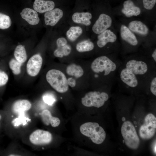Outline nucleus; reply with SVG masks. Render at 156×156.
Instances as JSON below:
<instances>
[{"label":"nucleus","mask_w":156,"mask_h":156,"mask_svg":"<svg viewBox=\"0 0 156 156\" xmlns=\"http://www.w3.org/2000/svg\"><path fill=\"white\" fill-rule=\"evenodd\" d=\"M57 48L54 51L53 55L56 57L61 58L69 55L71 51V46L67 44L66 39L64 37H60L56 40Z\"/></svg>","instance_id":"nucleus-11"},{"label":"nucleus","mask_w":156,"mask_h":156,"mask_svg":"<svg viewBox=\"0 0 156 156\" xmlns=\"http://www.w3.org/2000/svg\"><path fill=\"white\" fill-rule=\"evenodd\" d=\"M81 133L89 139L93 143L100 144L105 141L106 133L103 128L97 122H88L81 124L79 128Z\"/></svg>","instance_id":"nucleus-3"},{"label":"nucleus","mask_w":156,"mask_h":156,"mask_svg":"<svg viewBox=\"0 0 156 156\" xmlns=\"http://www.w3.org/2000/svg\"><path fill=\"white\" fill-rule=\"evenodd\" d=\"M112 20L111 17L108 15L102 13L93 25L92 29L93 31L99 34L107 29L111 25Z\"/></svg>","instance_id":"nucleus-9"},{"label":"nucleus","mask_w":156,"mask_h":156,"mask_svg":"<svg viewBox=\"0 0 156 156\" xmlns=\"http://www.w3.org/2000/svg\"><path fill=\"white\" fill-rule=\"evenodd\" d=\"M22 63L16 59H12L9 62V66L13 73L15 75L19 74L21 72V67Z\"/></svg>","instance_id":"nucleus-27"},{"label":"nucleus","mask_w":156,"mask_h":156,"mask_svg":"<svg viewBox=\"0 0 156 156\" xmlns=\"http://www.w3.org/2000/svg\"><path fill=\"white\" fill-rule=\"evenodd\" d=\"M1 115L0 114V120L1 119Z\"/></svg>","instance_id":"nucleus-34"},{"label":"nucleus","mask_w":156,"mask_h":156,"mask_svg":"<svg viewBox=\"0 0 156 156\" xmlns=\"http://www.w3.org/2000/svg\"><path fill=\"white\" fill-rule=\"evenodd\" d=\"M54 2L51 0H35L33 4L34 10L42 13L51 10L54 8Z\"/></svg>","instance_id":"nucleus-17"},{"label":"nucleus","mask_w":156,"mask_h":156,"mask_svg":"<svg viewBox=\"0 0 156 156\" xmlns=\"http://www.w3.org/2000/svg\"><path fill=\"white\" fill-rule=\"evenodd\" d=\"M41 117L43 123L47 126L50 124L52 127H56L58 126L61 122L58 118L52 116L50 112L47 109L42 112Z\"/></svg>","instance_id":"nucleus-20"},{"label":"nucleus","mask_w":156,"mask_h":156,"mask_svg":"<svg viewBox=\"0 0 156 156\" xmlns=\"http://www.w3.org/2000/svg\"><path fill=\"white\" fill-rule=\"evenodd\" d=\"M63 12L59 8H55L45 12L44 21L45 25L53 26L58 22L63 16Z\"/></svg>","instance_id":"nucleus-13"},{"label":"nucleus","mask_w":156,"mask_h":156,"mask_svg":"<svg viewBox=\"0 0 156 156\" xmlns=\"http://www.w3.org/2000/svg\"><path fill=\"white\" fill-rule=\"evenodd\" d=\"M43 60L39 54L33 55L28 60L26 66L27 74L31 77L36 76L39 73L42 64Z\"/></svg>","instance_id":"nucleus-10"},{"label":"nucleus","mask_w":156,"mask_h":156,"mask_svg":"<svg viewBox=\"0 0 156 156\" xmlns=\"http://www.w3.org/2000/svg\"><path fill=\"white\" fill-rule=\"evenodd\" d=\"M151 59L155 63H156V49H155L151 55Z\"/></svg>","instance_id":"nucleus-33"},{"label":"nucleus","mask_w":156,"mask_h":156,"mask_svg":"<svg viewBox=\"0 0 156 156\" xmlns=\"http://www.w3.org/2000/svg\"><path fill=\"white\" fill-rule=\"evenodd\" d=\"M120 34L123 40L129 45L136 46L138 43L136 37L128 27L122 25L120 28Z\"/></svg>","instance_id":"nucleus-14"},{"label":"nucleus","mask_w":156,"mask_h":156,"mask_svg":"<svg viewBox=\"0 0 156 156\" xmlns=\"http://www.w3.org/2000/svg\"><path fill=\"white\" fill-rule=\"evenodd\" d=\"M46 77L49 85L57 92L64 93L68 91L67 79L61 71L55 69L50 70L47 73Z\"/></svg>","instance_id":"nucleus-4"},{"label":"nucleus","mask_w":156,"mask_h":156,"mask_svg":"<svg viewBox=\"0 0 156 156\" xmlns=\"http://www.w3.org/2000/svg\"><path fill=\"white\" fill-rule=\"evenodd\" d=\"M142 2L145 8L147 10H151L154 6L156 0H143Z\"/></svg>","instance_id":"nucleus-30"},{"label":"nucleus","mask_w":156,"mask_h":156,"mask_svg":"<svg viewBox=\"0 0 156 156\" xmlns=\"http://www.w3.org/2000/svg\"><path fill=\"white\" fill-rule=\"evenodd\" d=\"M31 106V104L29 101L27 100H18L13 104L12 110L14 113L18 114L28 110Z\"/></svg>","instance_id":"nucleus-21"},{"label":"nucleus","mask_w":156,"mask_h":156,"mask_svg":"<svg viewBox=\"0 0 156 156\" xmlns=\"http://www.w3.org/2000/svg\"><path fill=\"white\" fill-rule=\"evenodd\" d=\"M121 62L111 56L103 55L95 58L90 68L96 78H100L103 86L111 88L116 78Z\"/></svg>","instance_id":"nucleus-2"},{"label":"nucleus","mask_w":156,"mask_h":156,"mask_svg":"<svg viewBox=\"0 0 156 156\" xmlns=\"http://www.w3.org/2000/svg\"><path fill=\"white\" fill-rule=\"evenodd\" d=\"M116 35L109 29H107L98 34L96 44L100 48H103L109 43H113L116 41Z\"/></svg>","instance_id":"nucleus-12"},{"label":"nucleus","mask_w":156,"mask_h":156,"mask_svg":"<svg viewBox=\"0 0 156 156\" xmlns=\"http://www.w3.org/2000/svg\"><path fill=\"white\" fill-rule=\"evenodd\" d=\"M121 11L127 17L138 16L141 13L140 8L136 6L131 0H127L124 1Z\"/></svg>","instance_id":"nucleus-16"},{"label":"nucleus","mask_w":156,"mask_h":156,"mask_svg":"<svg viewBox=\"0 0 156 156\" xmlns=\"http://www.w3.org/2000/svg\"><path fill=\"white\" fill-rule=\"evenodd\" d=\"M94 45L91 41L86 40L81 41L77 43L76 49L79 52H84L92 51L94 48Z\"/></svg>","instance_id":"nucleus-23"},{"label":"nucleus","mask_w":156,"mask_h":156,"mask_svg":"<svg viewBox=\"0 0 156 156\" xmlns=\"http://www.w3.org/2000/svg\"><path fill=\"white\" fill-rule=\"evenodd\" d=\"M109 94L106 91H92L87 93L81 99L84 106L99 108L103 106L109 100Z\"/></svg>","instance_id":"nucleus-6"},{"label":"nucleus","mask_w":156,"mask_h":156,"mask_svg":"<svg viewBox=\"0 0 156 156\" xmlns=\"http://www.w3.org/2000/svg\"><path fill=\"white\" fill-rule=\"evenodd\" d=\"M67 83L68 86L71 87H74L76 85V81L75 79L70 77L67 79Z\"/></svg>","instance_id":"nucleus-32"},{"label":"nucleus","mask_w":156,"mask_h":156,"mask_svg":"<svg viewBox=\"0 0 156 156\" xmlns=\"http://www.w3.org/2000/svg\"><path fill=\"white\" fill-rule=\"evenodd\" d=\"M29 140L32 144L37 145H42L50 143L52 140V135L48 131L37 129L30 135Z\"/></svg>","instance_id":"nucleus-8"},{"label":"nucleus","mask_w":156,"mask_h":156,"mask_svg":"<svg viewBox=\"0 0 156 156\" xmlns=\"http://www.w3.org/2000/svg\"><path fill=\"white\" fill-rule=\"evenodd\" d=\"M156 64L143 56L126 58L118 70L116 78L119 86L133 92L147 90L150 81L156 74Z\"/></svg>","instance_id":"nucleus-1"},{"label":"nucleus","mask_w":156,"mask_h":156,"mask_svg":"<svg viewBox=\"0 0 156 156\" xmlns=\"http://www.w3.org/2000/svg\"><path fill=\"white\" fill-rule=\"evenodd\" d=\"M156 131V118L153 114L149 113L145 116L144 123L139 128V136L143 140H149L154 136Z\"/></svg>","instance_id":"nucleus-7"},{"label":"nucleus","mask_w":156,"mask_h":156,"mask_svg":"<svg viewBox=\"0 0 156 156\" xmlns=\"http://www.w3.org/2000/svg\"><path fill=\"white\" fill-rule=\"evenodd\" d=\"M92 18V14L88 12H76L72 16V19L75 23L82 24L86 26L91 23L90 19Z\"/></svg>","instance_id":"nucleus-18"},{"label":"nucleus","mask_w":156,"mask_h":156,"mask_svg":"<svg viewBox=\"0 0 156 156\" xmlns=\"http://www.w3.org/2000/svg\"><path fill=\"white\" fill-rule=\"evenodd\" d=\"M83 33L82 29L79 26H72L66 32V36L70 41H75Z\"/></svg>","instance_id":"nucleus-24"},{"label":"nucleus","mask_w":156,"mask_h":156,"mask_svg":"<svg viewBox=\"0 0 156 156\" xmlns=\"http://www.w3.org/2000/svg\"><path fill=\"white\" fill-rule=\"evenodd\" d=\"M42 99L45 103L50 105H52L56 101L55 96L50 93H46L44 94Z\"/></svg>","instance_id":"nucleus-29"},{"label":"nucleus","mask_w":156,"mask_h":156,"mask_svg":"<svg viewBox=\"0 0 156 156\" xmlns=\"http://www.w3.org/2000/svg\"><path fill=\"white\" fill-rule=\"evenodd\" d=\"M121 131L126 145L131 149H137L140 145V140L132 122L128 120L124 122L121 126Z\"/></svg>","instance_id":"nucleus-5"},{"label":"nucleus","mask_w":156,"mask_h":156,"mask_svg":"<svg viewBox=\"0 0 156 156\" xmlns=\"http://www.w3.org/2000/svg\"><path fill=\"white\" fill-rule=\"evenodd\" d=\"M149 90L154 96H156V75H154L151 79L148 87L147 90Z\"/></svg>","instance_id":"nucleus-28"},{"label":"nucleus","mask_w":156,"mask_h":156,"mask_svg":"<svg viewBox=\"0 0 156 156\" xmlns=\"http://www.w3.org/2000/svg\"><path fill=\"white\" fill-rule=\"evenodd\" d=\"M66 72L68 75L77 78L81 77L84 74V71L81 67L74 63L67 66L66 69Z\"/></svg>","instance_id":"nucleus-22"},{"label":"nucleus","mask_w":156,"mask_h":156,"mask_svg":"<svg viewBox=\"0 0 156 156\" xmlns=\"http://www.w3.org/2000/svg\"><path fill=\"white\" fill-rule=\"evenodd\" d=\"M8 79V75L4 72L0 70V86L5 85Z\"/></svg>","instance_id":"nucleus-31"},{"label":"nucleus","mask_w":156,"mask_h":156,"mask_svg":"<svg viewBox=\"0 0 156 156\" xmlns=\"http://www.w3.org/2000/svg\"><path fill=\"white\" fill-rule=\"evenodd\" d=\"M14 56L15 59L22 63L25 62L27 59L26 51L24 46L20 44L16 47Z\"/></svg>","instance_id":"nucleus-25"},{"label":"nucleus","mask_w":156,"mask_h":156,"mask_svg":"<svg viewBox=\"0 0 156 156\" xmlns=\"http://www.w3.org/2000/svg\"><path fill=\"white\" fill-rule=\"evenodd\" d=\"M128 28L132 32L143 36L147 35L148 32V28L142 21L134 20L131 21L128 25Z\"/></svg>","instance_id":"nucleus-19"},{"label":"nucleus","mask_w":156,"mask_h":156,"mask_svg":"<svg viewBox=\"0 0 156 156\" xmlns=\"http://www.w3.org/2000/svg\"><path fill=\"white\" fill-rule=\"evenodd\" d=\"M21 17L29 24L36 25L39 22L40 18L36 11L29 8L23 9L20 13Z\"/></svg>","instance_id":"nucleus-15"},{"label":"nucleus","mask_w":156,"mask_h":156,"mask_svg":"<svg viewBox=\"0 0 156 156\" xmlns=\"http://www.w3.org/2000/svg\"><path fill=\"white\" fill-rule=\"evenodd\" d=\"M12 21L8 15L0 12V29H5L11 25Z\"/></svg>","instance_id":"nucleus-26"}]
</instances>
